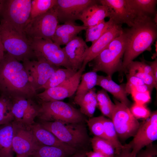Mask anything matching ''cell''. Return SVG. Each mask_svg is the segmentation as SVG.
Instances as JSON below:
<instances>
[{"label": "cell", "mask_w": 157, "mask_h": 157, "mask_svg": "<svg viewBox=\"0 0 157 157\" xmlns=\"http://www.w3.org/2000/svg\"><path fill=\"white\" fill-rule=\"evenodd\" d=\"M114 102L111 120L118 137L123 140L133 137L139 127V122L128 106L117 100Z\"/></svg>", "instance_id": "obj_10"}, {"label": "cell", "mask_w": 157, "mask_h": 157, "mask_svg": "<svg viewBox=\"0 0 157 157\" xmlns=\"http://www.w3.org/2000/svg\"><path fill=\"white\" fill-rule=\"evenodd\" d=\"M95 0H56L53 7L58 22L65 23L79 19L82 12L90 5L96 3Z\"/></svg>", "instance_id": "obj_16"}, {"label": "cell", "mask_w": 157, "mask_h": 157, "mask_svg": "<svg viewBox=\"0 0 157 157\" xmlns=\"http://www.w3.org/2000/svg\"><path fill=\"white\" fill-rule=\"evenodd\" d=\"M56 2V0H31L30 17L28 22L53 8Z\"/></svg>", "instance_id": "obj_33"}, {"label": "cell", "mask_w": 157, "mask_h": 157, "mask_svg": "<svg viewBox=\"0 0 157 157\" xmlns=\"http://www.w3.org/2000/svg\"><path fill=\"white\" fill-rule=\"evenodd\" d=\"M149 65L151 67L153 74L155 80L157 83V60L156 58L155 60L152 62H150Z\"/></svg>", "instance_id": "obj_43"}, {"label": "cell", "mask_w": 157, "mask_h": 157, "mask_svg": "<svg viewBox=\"0 0 157 157\" xmlns=\"http://www.w3.org/2000/svg\"><path fill=\"white\" fill-rule=\"evenodd\" d=\"M133 139L127 145L131 148V155L135 157L142 149L157 139V112L152 113L139 127Z\"/></svg>", "instance_id": "obj_14"}, {"label": "cell", "mask_w": 157, "mask_h": 157, "mask_svg": "<svg viewBox=\"0 0 157 157\" xmlns=\"http://www.w3.org/2000/svg\"><path fill=\"white\" fill-rule=\"evenodd\" d=\"M145 84L140 79L133 75L128 74L127 76V82L125 86L126 93L128 92L130 88L132 87L144 85Z\"/></svg>", "instance_id": "obj_41"}, {"label": "cell", "mask_w": 157, "mask_h": 157, "mask_svg": "<svg viewBox=\"0 0 157 157\" xmlns=\"http://www.w3.org/2000/svg\"><path fill=\"white\" fill-rule=\"evenodd\" d=\"M86 155L88 157H106L100 153L94 151H87Z\"/></svg>", "instance_id": "obj_44"}, {"label": "cell", "mask_w": 157, "mask_h": 157, "mask_svg": "<svg viewBox=\"0 0 157 157\" xmlns=\"http://www.w3.org/2000/svg\"><path fill=\"white\" fill-rule=\"evenodd\" d=\"M131 148L126 144L123 145L120 152L115 154V157H133L131 155Z\"/></svg>", "instance_id": "obj_42"}, {"label": "cell", "mask_w": 157, "mask_h": 157, "mask_svg": "<svg viewBox=\"0 0 157 157\" xmlns=\"http://www.w3.org/2000/svg\"><path fill=\"white\" fill-rule=\"evenodd\" d=\"M58 22L56 12L53 7L29 21L24 28V33L28 39L52 40Z\"/></svg>", "instance_id": "obj_8"}, {"label": "cell", "mask_w": 157, "mask_h": 157, "mask_svg": "<svg viewBox=\"0 0 157 157\" xmlns=\"http://www.w3.org/2000/svg\"><path fill=\"white\" fill-rule=\"evenodd\" d=\"M16 157H24L20 156H17Z\"/></svg>", "instance_id": "obj_47"}, {"label": "cell", "mask_w": 157, "mask_h": 157, "mask_svg": "<svg viewBox=\"0 0 157 157\" xmlns=\"http://www.w3.org/2000/svg\"><path fill=\"white\" fill-rule=\"evenodd\" d=\"M87 151L84 150L78 151L71 155L70 157H86Z\"/></svg>", "instance_id": "obj_45"}, {"label": "cell", "mask_w": 157, "mask_h": 157, "mask_svg": "<svg viewBox=\"0 0 157 157\" xmlns=\"http://www.w3.org/2000/svg\"><path fill=\"white\" fill-rule=\"evenodd\" d=\"M99 2L108 9L109 19L117 24H125L131 27L139 16L144 15L135 8L130 0H100Z\"/></svg>", "instance_id": "obj_13"}, {"label": "cell", "mask_w": 157, "mask_h": 157, "mask_svg": "<svg viewBox=\"0 0 157 157\" xmlns=\"http://www.w3.org/2000/svg\"><path fill=\"white\" fill-rule=\"evenodd\" d=\"M31 2V0H0V24L24 34V30L30 17Z\"/></svg>", "instance_id": "obj_6"}, {"label": "cell", "mask_w": 157, "mask_h": 157, "mask_svg": "<svg viewBox=\"0 0 157 157\" xmlns=\"http://www.w3.org/2000/svg\"><path fill=\"white\" fill-rule=\"evenodd\" d=\"M0 36L5 51L22 62L35 58L26 35L8 25L0 24Z\"/></svg>", "instance_id": "obj_5"}, {"label": "cell", "mask_w": 157, "mask_h": 157, "mask_svg": "<svg viewBox=\"0 0 157 157\" xmlns=\"http://www.w3.org/2000/svg\"><path fill=\"white\" fill-rule=\"evenodd\" d=\"M87 27L78 26L75 23L67 22L58 26L52 40L58 45H66L81 31Z\"/></svg>", "instance_id": "obj_22"}, {"label": "cell", "mask_w": 157, "mask_h": 157, "mask_svg": "<svg viewBox=\"0 0 157 157\" xmlns=\"http://www.w3.org/2000/svg\"><path fill=\"white\" fill-rule=\"evenodd\" d=\"M35 136L41 144L62 148L71 155L78 151L62 142L50 131L42 127L40 123L30 125Z\"/></svg>", "instance_id": "obj_20"}, {"label": "cell", "mask_w": 157, "mask_h": 157, "mask_svg": "<svg viewBox=\"0 0 157 157\" xmlns=\"http://www.w3.org/2000/svg\"><path fill=\"white\" fill-rule=\"evenodd\" d=\"M103 124L106 139L113 146L115 149V155L119 154L123 147L118 139L116 131L111 120L104 116Z\"/></svg>", "instance_id": "obj_30"}, {"label": "cell", "mask_w": 157, "mask_h": 157, "mask_svg": "<svg viewBox=\"0 0 157 157\" xmlns=\"http://www.w3.org/2000/svg\"><path fill=\"white\" fill-rule=\"evenodd\" d=\"M76 72L66 68H59L53 74L41 89L46 90L61 85L69 80Z\"/></svg>", "instance_id": "obj_28"}, {"label": "cell", "mask_w": 157, "mask_h": 157, "mask_svg": "<svg viewBox=\"0 0 157 157\" xmlns=\"http://www.w3.org/2000/svg\"><path fill=\"white\" fill-rule=\"evenodd\" d=\"M62 142L78 151L84 149L89 137L83 122L69 123L61 121H43L40 123Z\"/></svg>", "instance_id": "obj_3"}, {"label": "cell", "mask_w": 157, "mask_h": 157, "mask_svg": "<svg viewBox=\"0 0 157 157\" xmlns=\"http://www.w3.org/2000/svg\"><path fill=\"white\" fill-rule=\"evenodd\" d=\"M63 48L72 69L77 72L81 67L89 47L83 38L76 36Z\"/></svg>", "instance_id": "obj_18"}, {"label": "cell", "mask_w": 157, "mask_h": 157, "mask_svg": "<svg viewBox=\"0 0 157 157\" xmlns=\"http://www.w3.org/2000/svg\"><path fill=\"white\" fill-rule=\"evenodd\" d=\"M124 32L111 42L100 53L91 61L92 71H101L107 76H112L117 71H120L126 46Z\"/></svg>", "instance_id": "obj_4"}, {"label": "cell", "mask_w": 157, "mask_h": 157, "mask_svg": "<svg viewBox=\"0 0 157 157\" xmlns=\"http://www.w3.org/2000/svg\"><path fill=\"white\" fill-rule=\"evenodd\" d=\"M13 122L0 125V157H13Z\"/></svg>", "instance_id": "obj_24"}, {"label": "cell", "mask_w": 157, "mask_h": 157, "mask_svg": "<svg viewBox=\"0 0 157 157\" xmlns=\"http://www.w3.org/2000/svg\"><path fill=\"white\" fill-rule=\"evenodd\" d=\"M115 23L109 19L108 21L104 20L96 25L87 27L85 30V42H91L93 44Z\"/></svg>", "instance_id": "obj_29"}, {"label": "cell", "mask_w": 157, "mask_h": 157, "mask_svg": "<svg viewBox=\"0 0 157 157\" xmlns=\"http://www.w3.org/2000/svg\"><path fill=\"white\" fill-rule=\"evenodd\" d=\"M11 101L14 121L28 125L34 123V119L38 115L39 105L32 99L17 98Z\"/></svg>", "instance_id": "obj_17"}, {"label": "cell", "mask_w": 157, "mask_h": 157, "mask_svg": "<svg viewBox=\"0 0 157 157\" xmlns=\"http://www.w3.org/2000/svg\"><path fill=\"white\" fill-rule=\"evenodd\" d=\"M109 16L107 8L98 0L84 9L79 20L83 22V26L88 27L98 24Z\"/></svg>", "instance_id": "obj_21"}, {"label": "cell", "mask_w": 157, "mask_h": 157, "mask_svg": "<svg viewBox=\"0 0 157 157\" xmlns=\"http://www.w3.org/2000/svg\"><path fill=\"white\" fill-rule=\"evenodd\" d=\"M29 39L36 58L42 57L56 66L73 70L64 51L60 45L51 40Z\"/></svg>", "instance_id": "obj_9"}, {"label": "cell", "mask_w": 157, "mask_h": 157, "mask_svg": "<svg viewBox=\"0 0 157 157\" xmlns=\"http://www.w3.org/2000/svg\"><path fill=\"white\" fill-rule=\"evenodd\" d=\"M86 66L81 68L69 80L57 86L50 88L42 92L37 94L36 98L40 102L61 101L72 96L76 92L80 81L81 77Z\"/></svg>", "instance_id": "obj_15"}, {"label": "cell", "mask_w": 157, "mask_h": 157, "mask_svg": "<svg viewBox=\"0 0 157 157\" xmlns=\"http://www.w3.org/2000/svg\"><path fill=\"white\" fill-rule=\"evenodd\" d=\"M104 117L103 116L92 117L85 121L89 130L94 136L106 139L103 124Z\"/></svg>", "instance_id": "obj_37"}, {"label": "cell", "mask_w": 157, "mask_h": 157, "mask_svg": "<svg viewBox=\"0 0 157 157\" xmlns=\"http://www.w3.org/2000/svg\"><path fill=\"white\" fill-rule=\"evenodd\" d=\"M14 120L12 113L11 100L0 97V125L11 122Z\"/></svg>", "instance_id": "obj_36"}, {"label": "cell", "mask_w": 157, "mask_h": 157, "mask_svg": "<svg viewBox=\"0 0 157 157\" xmlns=\"http://www.w3.org/2000/svg\"><path fill=\"white\" fill-rule=\"evenodd\" d=\"M4 49L0 36V60L3 56L4 54Z\"/></svg>", "instance_id": "obj_46"}, {"label": "cell", "mask_w": 157, "mask_h": 157, "mask_svg": "<svg viewBox=\"0 0 157 157\" xmlns=\"http://www.w3.org/2000/svg\"><path fill=\"white\" fill-rule=\"evenodd\" d=\"M157 27L154 17L142 15L130 28L124 31L126 46L120 71H125L129 64L143 52L151 50V46L157 38Z\"/></svg>", "instance_id": "obj_2"}, {"label": "cell", "mask_w": 157, "mask_h": 157, "mask_svg": "<svg viewBox=\"0 0 157 157\" xmlns=\"http://www.w3.org/2000/svg\"><path fill=\"white\" fill-rule=\"evenodd\" d=\"M135 8L143 15L154 17L157 15L156 0H130Z\"/></svg>", "instance_id": "obj_35"}, {"label": "cell", "mask_w": 157, "mask_h": 157, "mask_svg": "<svg viewBox=\"0 0 157 157\" xmlns=\"http://www.w3.org/2000/svg\"><path fill=\"white\" fill-rule=\"evenodd\" d=\"M96 85L112 94L117 100L128 107L130 102L127 97L125 87L119 85L114 81L112 77L97 75Z\"/></svg>", "instance_id": "obj_23"}, {"label": "cell", "mask_w": 157, "mask_h": 157, "mask_svg": "<svg viewBox=\"0 0 157 157\" xmlns=\"http://www.w3.org/2000/svg\"><path fill=\"white\" fill-rule=\"evenodd\" d=\"M0 93L1 96L10 99H33L37 94L23 63L7 53L0 60Z\"/></svg>", "instance_id": "obj_1"}, {"label": "cell", "mask_w": 157, "mask_h": 157, "mask_svg": "<svg viewBox=\"0 0 157 157\" xmlns=\"http://www.w3.org/2000/svg\"><path fill=\"white\" fill-rule=\"evenodd\" d=\"M124 32L122 25L115 23L89 47L83 65L86 66L88 63L98 55L111 42L122 34Z\"/></svg>", "instance_id": "obj_19"}, {"label": "cell", "mask_w": 157, "mask_h": 157, "mask_svg": "<svg viewBox=\"0 0 157 157\" xmlns=\"http://www.w3.org/2000/svg\"><path fill=\"white\" fill-rule=\"evenodd\" d=\"M97 75L96 72L92 71L82 74L74 100L81 98L94 88L96 85Z\"/></svg>", "instance_id": "obj_27"}, {"label": "cell", "mask_w": 157, "mask_h": 157, "mask_svg": "<svg viewBox=\"0 0 157 157\" xmlns=\"http://www.w3.org/2000/svg\"><path fill=\"white\" fill-rule=\"evenodd\" d=\"M150 92H138L132 90L131 91L132 97L135 103L139 104L145 105L149 102L151 99Z\"/></svg>", "instance_id": "obj_39"}, {"label": "cell", "mask_w": 157, "mask_h": 157, "mask_svg": "<svg viewBox=\"0 0 157 157\" xmlns=\"http://www.w3.org/2000/svg\"><path fill=\"white\" fill-rule=\"evenodd\" d=\"M13 135L12 141L13 151L17 156L29 157L42 144L33 134L30 125L13 122Z\"/></svg>", "instance_id": "obj_11"}, {"label": "cell", "mask_w": 157, "mask_h": 157, "mask_svg": "<svg viewBox=\"0 0 157 157\" xmlns=\"http://www.w3.org/2000/svg\"><path fill=\"white\" fill-rule=\"evenodd\" d=\"M96 95L97 106L101 113L111 119L115 104L112 101L107 91L103 89L98 91Z\"/></svg>", "instance_id": "obj_31"}, {"label": "cell", "mask_w": 157, "mask_h": 157, "mask_svg": "<svg viewBox=\"0 0 157 157\" xmlns=\"http://www.w3.org/2000/svg\"><path fill=\"white\" fill-rule=\"evenodd\" d=\"M91 142L94 151L106 157H115V148L107 140L94 136L91 139Z\"/></svg>", "instance_id": "obj_34"}, {"label": "cell", "mask_w": 157, "mask_h": 157, "mask_svg": "<svg viewBox=\"0 0 157 157\" xmlns=\"http://www.w3.org/2000/svg\"></svg>", "instance_id": "obj_48"}, {"label": "cell", "mask_w": 157, "mask_h": 157, "mask_svg": "<svg viewBox=\"0 0 157 157\" xmlns=\"http://www.w3.org/2000/svg\"><path fill=\"white\" fill-rule=\"evenodd\" d=\"M129 74L135 76L142 80L144 83L152 90L157 88V83L153 76L145 73L143 69L141 62L132 61L127 66Z\"/></svg>", "instance_id": "obj_26"}, {"label": "cell", "mask_w": 157, "mask_h": 157, "mask_svg": "<svg viewBox=\"0 0 157 157\" xmlns=\"http://www.w3.org/2000/svg\"><path fill=\"white\" fill-rule=\"evenodd\" d=\"M38 117L41 121L83 122L84 117L78 109L61 101L40 102Z\"/></svg>", "instance_id": "obj_7"}, {"label": "cell", "mask_w": 157, "mask_h": 157, "mask_svg": "<svg viewBox=\"0 0 157 157\" xmlns=\"http://www.w3.org/2000/svg\"><path fill=\"white\" fill-rule=\"evenodd\" d=\"M130 110L136 119H147L151 114L149 110L145 106L135 103L131 106Z\"/></svg>", "instance_id": "obj_38"}, {"label": "cell", "mask_w": 157, "mask_h": 157, "mask_svg": "<svg viewBox=\"0 0 157 157\" xmlns=\"http://www.w3.org/2000/svg\"><path fill=\"white\" fill-rule=\"evenodd\" d=\"M36 58V60H27L22 63L29 81L36 92L41 89L53 74L60 68L42 57H37Z\"/></svg>", "instance_id": "obj_12"}, {"label": "cell", "mask_w": 157, "mask_h": 157, "mask_svg": "<svg viewBox=\"0 0 157 157\" xmlns=\"http://www.w3.org/2000/svg\"><path fill=\"white\" fill-rule=\"evenodd\" d=\"M74 102L79 106L83 115L89 118L92 117L97 106L95 89L93 88L81 98L74 100Z\"/></svg>", "instance_id": "obj_25"}, {"label": "cell", "mask_w": 157, "mask_h": 157, "mask_svg": "<svg viewBox=\"0 0 157 157\" xmlns=\"http://www.w3.org/2000/svg\"><path fill=\"white\" fill-rule=\"evenodd\" d=\"M146 147L145 149L140 151L135 157H156L157 150L156 146L151 144Z\"/></svg>", "instance_id": "obj_40"}, {"label": "cell", "mask_w": 157, "mask_h": 157, "mask_svg": "<svg viewBox=\"0 0 157 157\" xmlns=\"http://www.w3.org/2000/svg\"><path fill=\"white\" fill-rule=\"evenodd\" d=\"M71 155L62 148L41 144L29 157H67Z\"/></svg>", "instance_id": "obj_32"}]
</instances>
